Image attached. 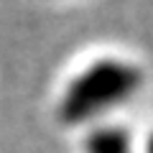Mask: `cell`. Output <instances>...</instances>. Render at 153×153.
Masks as SVG:
<instances>
[{"label":"cell","instance_id":"obj_1","mask_svg":"<svg viewBox=\"0 0 153 153\" xmlns=\"http://www.w3.org/2000/svg\"><path fill=\"white\" fill-rule=\"evenodd\" d=\"M143 84V71L123 59H97L74 76L61 94L59 120L66 125L89 123L110 107L128 102Z\"/></svg>","mask_w":153,"mask_h":153},{"label":"cell","instance_id":"obj_3","mask_svg":"<svg viewBox=\"0 0 153 153\" xmlns=\"http://www.w3.org/2000/svg\"><path fill=\"white\" fill-rule=\"evenodd\" d=\"M146 153H153V135L146 140Z\"/></svg>","mask_w":153,"mask_h":153},{"label":"cell","instance_id":"obj_2","mask_svg":"<svg viewBox=\"0 0 153 153\" xmlns=\"http://www.w3.org/2000/svg\"><path fill=\"white\" fill-rule=\"evenodd\" d=\"M84 153H133V138L125 128H94L84 140Z\"/></svg>","mask_w":153,"mask_h":153}]
</instances>
